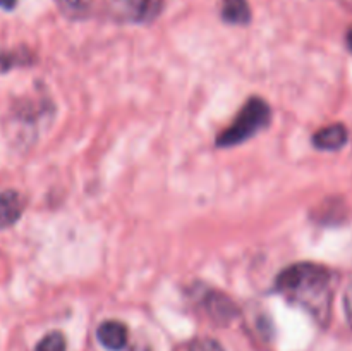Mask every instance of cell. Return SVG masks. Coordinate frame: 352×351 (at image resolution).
Instances as JSON below:
<instances>
[{
    "instance_id": "1",
    "label": "cell",
    "mask_w": 352,
    "mask_h": 351,
    "mask_svg": "<svg viewBox=\"0 0 352 351\" xmlns=\"http://www.w3.org/2000/svg\"><path fill=\"white\" fill-rule=\"evenodd\" d=\"M275 292L301 306L322 326L332 315L333 275L327 267L313 262H299L285 267L275 279Z\"/></svg>"
},
{
    "instance_id": "2",
    "label": "cell",
    "mask_w": 352,
    "mask_h": 351,
    "mask_svg": "<svg viewBox=\"0 0 352 351\" xmlns=\"http://www.w3.org/2000/svg\"><path fill=\"white\" fill-rule=\"evenodd\" d=\"M272 123V109L267 100L260 96H251L243 109L234 117L232 124L223 129L215 140L219 148H230L251 140L254 134L267 129Z\"/></svg>"
},
{
    "instance_id": "3",
    "label": "cell",
    "mask_w": 352,
    "mask_h": 351,
    "mask_svg": "<svg viewBox=\"0 0 352 351\" xmlns=\"http://www.w3.org/2000/svg\"><path fill=\"white\" fill-rule=\"evenodd\" d=\"M205 308L215 322L229 323L239 315V308L232 298L220 291H208L205 298Z\"/></svg>"
},
{
    "instance_id": "4",
    "label": "cell",
    "mask_w": 352,
    "mask_h": 351,
    "mask_svg": "<svg viewBox=\"0 0 352 351\" xmlns=\"http://www.w3.org/2000/svg\"><path fill=\"white\" fill-rule=\"evenodd\" d=\"M96 337H98L100 344L107 350L120 351L126 348L127 339H129V330H127L126 323L119 322V320H107V322L100 323Z\"/></svg>"
},
{
    "instance_id": "5",
    "label": "cell",
    "mask_w": 352,
    "mask_h": 351,
    "mask_svg": "<svg viewBox=\"0 0 352 351\" xmlns=\"http://www.w3.org/2000/svg\"><path fill=\"white\" fill-rule=\"evenodd\" d=\"M347 143V129L344 124L336 123L330 126L322 127L313 134V145L315 148L323 151L340 150Z\"/></svg>"
},
{
    "instance_id": "6",
    "label": "cell",
    "mask_w": 352,
    "mask_h": 351,
    "mask_svg": "<svg viewBox=\"0 0 352 351\" xmlns=\"http://www.w3.org/2000/svg\"><path fill=\"white\" fill-rule=\"evenodd\" d=\"M24 210L23 196L14 189L0 191V229L14 226L21 219Z\"/></svg>"
},
{
    "instance_id": "7",
    "label": "cell",
    "mask_w": 352,
    "mask_h": 351,
    "mask_svg": "<svg viewBox=\"0 0 352 351\" xmlns=\"http://www.w3.org/2000/svg\"><path fill=\"white\" fill-rule=\"evenodd\" d=\"M222 19L234 26H244L251 21V7L248 0H223Z\"/></svg>"
},
{
    "instance_id": "8",
    "label": "cell",
    "mask_w": 352,
    "mask_h": 351,
    "mask_svg": "<svg viewBox=\"0 0 352 351\" xmlns=\"http://www.w3.org/2000/svg\"><path fill=\"white\" fill-rule=\"evenodd\" d=\"M126 3L136 23H151L162 10V0H126Z\"/></svg>"
},
{
    "instance_id": "9",
    "label": "cell",
    "mask_w": 352,
    "mask_h": 351,
    "mask_svg": "<svg viewBox=\"0 0 352 351\" xmlns=\"http://www.w3.org/2000/svg\"><path fill=\"white\" fill-rule=\"evenodd\" d=\"M34 62V55L28 48H12V50H0V74L9 72L14 67L31 65Z\"/></svg>"
},
{
    "instance_id": "10",
    "label": "cell",
    "mask_w": 352,
    "mask_h": 351,
    "mask_svg": "<svg viewBox=\"0 0 352 351\" xmlns=\"http://www.w3.org/2000/svg\"><path fill=\"white\" fill-rule=\"evenodd\" d=\"M55 3L69 19H85L91 10L93 0H55Z\"/></svg>"
},
{
    "instance_id": "11",
    "label": "cell",
    "mask_w": 352,
    "mask_h": 351,
    "mask_svg": "<svg viewBox=\"0 0 352 351\" xmlns=\"http://www.w3.org/2000/svg\"><path fill=\"white\" fill-rule=\"evenodd\" d=\"M65 348H67V343H65L64 334L54 330V332H48L47 336L41 337L34 351H65Z\"/></svg>"
},
{
    "instance_id": "12",
    "label": "cell",
    "mask_w": 352,
    "mask_h": 351,
    "mask_svg": "<svg viewBox=\"0 0 352 351\" xmlns=\"http://www.w3.org/2000/svg\"><path fill=\"white\" fill-rule=\"evenodd\" d=\"M188 351H226L219 341L212 339V337H199L195 339L189 346Z\"/></svg>"
},
{
    "instance_id": "13",
    "label": "cell",
    "mask_w": 352,
    "mask_h": 351,
    "mask_svg": "<svg viewBox=\"0 0 352 351\" xmlns=\"http://www.w3.org/2000/svg\"><path fill=\"white\" fill-rule=\"evenodd\" d=\"M344 308H346L347 322H349L352 327V281L349 282V286H347L346 292H344Z\"/></svg>"
},
{
    "instance_id": "14",
    "label": "cell",
    "mask_w": 352,
    "mask_h": 351,
    "mask_svg": "<svg viewBox=\"0 0 352 351\" xmlns=\"http://www.w3.org/2000/svg\"><path fill=\"white\" fill-rule=\"evenodd\" d=\"M17 6V0H0V7L3 10H12Z\"/></svg>"
},
{
    "instance_id": "15",
    "label": "cell",
    "mask_w": 352,
    "mask_h": 351,
    "mask_svg": "<svg viewBox=\"0 0 352 351\" xmlns=\"http://www.w3.org/2000/svg\"><path fill=\"white\" fill-rule=\"evenodd\" d=\"M346 41H347V47H349V50L352 52V28L349 31H347V36H346Z\"/></svg>"
},
{
    "instance_id": "16",
    "label": "cell",
    "mask_w": 352,
    "mask_h": 351,
    "mask_svg": "<svg viewBox=\"0 0 352 351\" xmlns=\"http://www.w3.org/2000/svg\"><path fill=\"white\" fill-rule=\"evenodd\" d=\"M129 351H150L146 346H133Z\"/></svg>"
}]
</instances>
